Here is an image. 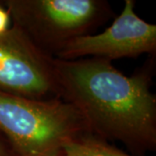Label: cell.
<instances>
[{
  "label": "cell",
  "instance_id": "cell-1",
  "mask_svg": "<svg viewBox=\"0 0 156 156\" xmlns=\"http://www.w3.org/2000/svg\"><path fill=\"white\" fill-rule=\"evenodd\" d=\"M54 68L60 98L77 109L90 134L121 141L133 155L155 150V55L129 76L97 57L54 58Z\"/></svg>",
  "mask_w": 156,
  "mask_h": 156
},
{
  "label": "cell",
  "instance_id": "cell-2",
  "mask_svg": "<svg viewBox=\"0 0 156 156\" xmlns=\"http://www.w3.org/2000/svg\"><path fill=\"white\" fill-rule=\"evenodd\" d=\"M0 132L16 156H61L70 140L89 133L82 115L62 98L37 100L3 91Z\"/></svg>",
  "mask_w": 156,
  "mask_h": 156
},
{
  "label": "cell",
  "instance_id": "cell-3",
  "mask_svg": "<svg viewBox=\"0 0 156 156\" xmlns=\"http://www.w3.org/2000/svg\"><path fill=\"white\" fill-rule=\"evenodd\" d=\"M12 23L45 54L56 57L69 41L93 34L114 12L104 0H6Z\"/></svg>",
  "mask_w": 156,
  "mask_h": 156
},
{
  "label": "cell",
  "instance_id": "cell-4",
  "mask_svg": "<svg viewBox=\"0 0 156 156\" xmlns=\"http://www.w3.org/2000/svg\"><path fill=\"white\" fill-rule=\"evenodd\" d=\"M54 58L12 24L0 35V91L37 100L60 98Z\"/></svg>",
  "mask_w": 156,
  "mask_h": 156
},
{
  "label": "cell",
  "instance_id": "cell-5",
  "mask_svg": "<svg viewBox=\"0 0 156 156\" xmlns=\"http://www.w3.org/2000/svg\"><path fill=\"white\" fill-rule=\"evenodd\" d=\"M134 0H125L121 14L98 34L69 41L55 58L76 60L97 57L112 62L156 53V25L142 20L134 11Z\"/></svg>",
  "mask_w": 156,
  "mask_h": 156
},
{
  "label": "cell",
  "instance_id": "cell-6",
  "mask_svg": "<svg viewBox=\"0 0 156 156\" xmlns=\"http://www.w3.org/2000/svg\"><path fill=\"white\" fill-rule=\"evenodd\" d=\"M61 156H135L115 147L108 140L90 133L79 135L67 142Z\"/></svg>",
  "mask_w": 156,
  "mask_h": 156
},
{
  "label": "cell",
  "instance_id": "cell-7",
  "mask_svg": "<svg viewBox=\"0 0 156 156\" xmlns=\"http://www.w3.org/2000/svg\"><path fill=\"white\" fill-rule=\"evenodd\" d=\"M11 16L7 9L0 5V35L4 34L10 29Z\"/></svg>",
  "mask_w": 156,
  "mask_h": 156
},
{
  "label": "cell",
  "instance_id": "cell-8",
  "mask_svg": "<svg viewBox=\"0 0 156 156\" xmlns=\"http://www.w3.org/2000/svg\"><path fill=\"white\" fill-rule=\"evenodd\" d=\"M0 156H16L6 140L0 139Z\"/></svg>",
  "mask_w": 156,
  "mask_h": 156
}]
</instances>
